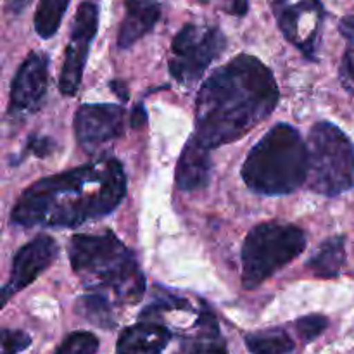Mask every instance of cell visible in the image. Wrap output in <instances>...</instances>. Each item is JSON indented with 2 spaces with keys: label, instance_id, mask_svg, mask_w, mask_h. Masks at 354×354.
I'll return each mask as SVG.
<instances>
[{
  "label": "cell",
  "instance_id": "obj_1",
  "mask_svg": "<svg viewBox=\"0 0 354 354\" xmlns=\"http://www.w3.org/2000/svg\"><path fill=\"white\" fill-rule=\"evenodd\" d=\"M124 196L123 166L102 158L35 182L16 201L10 221L26 228H76L113 213Z\"/></svg>",
  "mask_w": 354,
  "mask_h": 354
},
{
  "label": "cell",
  "instance_id": "obj_2",
  "mask_svg": "<svg viewBox=\"0 0 354 354\" xmlns=\"http://www.w3.org/2000/svg\"><path fill=\"white\" fill-rule=\"evenodd\" d=\"M277 102L279 85L268 66L254 55H237L201 86L194 137L211 151L241 140L273 113Z\"/></svg>",
  "mask_w": 354,
  "mask_h": 354
},
{
  "label": "cell",
  "instance_id": "obj_3",
  "mask_svg": "<svg viewBox=\"0 0 354 354\" xmlns=\"http://www.w3.org/2000/svg\"><path fill=\"white\" fill-rule=\"evenodd\" d=\"M68 254L73 272L86 289L97 290V294L111 292L116 301L127 304H135L144 297L145 277L140 265L113 232L75 235Z\"/></svg>",
  "mask_w": 354,
  "mask_h": 354
},
{
  "label": "cell",
  "instance_id": "obj_4",
  "mask_svg": "<svg viewBox=\"0 0 354 354\" xmlns=\"http://www.w3.org/2000/svg\"><path fill=\"white\" fill-rule=\"evenodd\" d=\"M308 144L287 123L273 127L252 147L242 166L245 185L263 196H286L308 182Z\"/></svg>",
  "mask_w": 354,
  "mask_h": 354
},
{
  "label": "cell",
  "instance_id": "obj_5",
  "mask_svg": "<svg viewBox=\"0 0 354 354\" xmlns=\"http://www.w3.org/2000/svg\"><path fill=\"white\" fill-rule=\"evenodd\" d=\"M306 248V234L290 223L268 221L252 228L242 245V286L258 289Z\"/></svg>",
  "mask_w": 354,
  "mask_h": 354
},
{
  "label": "cell",
  "instance_id": "obj_6",
  "mask_svg": "<svg viewBox=\"0 0 354 354\" xmlns=\"http://www.w3.org/2000/svg\"><path fill=\"white\" fill-rule=\"evenodd\" d=\"M308 185L334 197L354 187V145L348 135L328 121L315 123L308 135Z\"/></svg>",
  "mask_w": 354,
  "mask_h": 354
},
{
  "label": "cell",
  "instance_id": "obj_7",
  "mask_svg": "<svg viewBox=\"0 0 354 354\" xmlns=\"http://www.w3.org/2000/svg\"><path fill=\"white\" fill-rule=\"evenodd\" d=\"M227 38L213 24L189 23L176 33L171 44L169 75L182 85H192L223 54Z\"/></svg>",
  "mask_w": 354,
  "mask_h": 354
},
{
  "label": "cell",
  "instance_id": "obj_8",
  "mask_svg": "<svg viewBox=\"0 0 354 354\" xmlns=\"http://www.w3.org/2000/svg\"><path fill=\"white\" fill-rule=\"evenodd\" d=\"M270 6L287 41L308 59L317 57L325 19L320 0H270Z\"/></svg>",
  "mask_w": 354,
  "mask_h": 354
},
{
  "label": "cell",
  "instance_id": "obj_9",
  "mask_svg": "<svg viewBox=\"0 0 354 354\" xmlns=\"http://www.w3.org/2000/svg\"><path fill=\"white\" fill-rule=\"evenodd\" d=\"M97 28H99V7L90 0L80 3L75 14V21H73L71 38H69L68 48H66L64 64H62L61 76H59V90L64 95L73 97L78 92L90 45L97 35Z\"/></svg>",
  "mask_w": 354,
  "mask_h": 354
},
{
  "label": "cell",
  "instance_id": "obj_10",
  "mask_svg": "<svg viewBox=\"0 0 354 354\" xmlns=\"http://www.w3.org/2000/svg\"><path fill=\"white\" fill-rule=\"evenodd\" d=\"M124 130V111L116 104H85L75 114V133L86 152L116 140Z\"/></svg>",
  "mask_w": 354,
  "mask_h": 354
},
{
  "label": "cell",
  "instance_id": "obj_11",
  "mask_svg": "<svg viewBox=\"0 0 354 354\" xmlns=\"http://www.w3.org/2000/svg\"><path fill=\"white\" fill-rule=\"evenodd\" d=\"M48 86V57L44 52H31L17 69L10 86L9 113L23 118L38 111Z\"/></svg>",
  "mask_w": 354,
  "mask_h": 354
},
{
  "label": "cell",
  "instance_id": "obj_12",
  "mask_svg": "<svg viewBox=\"0 0 354 354\" xmlns=\"http://www.w3.org/2000/svg\"><path fill=\"white\" fill-rule=\"evenodd\" d=\"M57 254V242L48 235H38L24 244L12 258L9 282L2 289V304H6L12 294L33 283L55 261Z\"/></svg>",
  "mask_w": 354,
  "mask_h": 354
},
{
  "label": "cell",
  "instance_id": "obj_13",
  "mask_svg": "<svg viewBox=\"0 0 354 354\" xmlns=\"http://www.w3.org/2000/svg\"><path fill=\"white\" fill-rule=\"evenodd\" d=\"M161 0H124V17L118 33V47L130 48L151 33L161 17Z\"/></svg>",
  "mask_w": 354,
  "mask_h": 354
},
{
  "label": "cell",
  "instance_id": "obj_14",
  "mask_svg": "<svg viewBox=\"0 0 354 354\" xmlns=\"http://www.w3.org/2000/svg\"><path fill=\"white\" fill-rule=\"evenodd\" d=\"M211 176V149L190 137L176 166V185L185 192L206 189Z\"/></svg>",
  "mask_w": 354,
  "mask_h": 354
},
{
  "label": "cell",
  "instance_id": "obj_15",
  "mask_svg": "<svg viewBox=\"0 0 354 354\" xmlns=\"http://www.w3.org/2000/svg\"><path fill=\"white\" fill-rule=\"evenodd\" d=\"M171 341V332L152 320L124 328L118 339V354H161Z\"/></svg>",
  "mask_w": 354,
  "mask_h": 354
},
{
  "label": "cell",
  "instance_id": "obj_16",
  "mask_svg": "<svg viewBox=\"0 0 354 354\" xmlns=\"http://www.w3.org/2000/svg\"><path fill=\"white\" fill-rule=\"evenodd\" d=\"M175 354H228L216 317L204 306L197 318L194 334L182 339Z\"/></svg>",
  "mask_w": 354,
  "mask_h": 354
},
{
  "label": "cell",
  "instance_id": "obj_17",
  "mask_svg": "<svg viewBox=\"0 0 354 354\" xmlns=\"http://www.w3.org/2000/svg\"><path fill=\"white\" fill-rule=\"evenodd\" d=\"M346 263L344 237H332L308 259L306 266L320 279H337Z\"/></svg>",
  "mask_w": 354,
  "mask_h": 354
},
{
  "label": "cell",
  "instance_id": "obj_18",
  "mask_svg": "<svg viewBox=\"0 0 354 354\" xmlns=\"http://www.w3.org/2000/svg\"><path fill=\"white\" fill-rule=\"evenodd\" d=\"M245 346L251 354H290L294 341L282 328H266L245 335Z\"/></svg>",
  "mask_w": 354,
  "mask_h": 354
},
{
  "label": "cell",
  "instance_id": "obj_19",
  "mask_svg": "<svg viewBox=\"0 0 354 354\" xmlns=\"http://www.w3.org/2000/svg\"><path fill=\"white\" fill-rule=\"evenodd\" d=\"M69 2L71 0H40L33 19L38 37L47 40L57 33Z\"/></svg>",
  "mask_w": 354,
  "mask_h": 354
},
{
  "label": "cell",
  "instance_id": "obj_20",
  "mask_svg": "<svg viewBox=\"0 0 354 354\" xmlns=\"http://www.w3.org/2000/svg\"><path fill=\"white\" fill-rule=\"evenodd\" d=\"M76 311L97 327L113 328L116 325L113 317V308H111L109 299L104 294L93 292L80 297L78 303H76Z\"/></svg>",
  "mask_w": 354,
  "mask_h": 354
},
{
  "label": "cell",
  "instance_id": "obj_21",
  "mask_svg": "<svg viewBox=\"0 0 354 354\" xmlns=\"http://www.w3.org/2000/svg\"><path fill=\"white\" fill-rule=\"evenodd\" d=\"M339 31L344 38H348L349 47L344 52V57L341 62V82L342 86L354 93V16H348L339 23Z\"/></svg>",
  "mask_w": 354,
  "mask_h": 354
},
{
  "label": "cell",
  "instance_id": "obj_22",
  "mask_svg": "<svg viewBox=\"0 0 354 354\" xmlns=\"http://www.w3.org/2000/svg\"><path fill=\"white\" fill-rule=\"evenodd\" d=\"M99 351V339L92 332H73L62 341L54 354H95Z\"/></svg>",
  "mask_w": 354,
  "mask_h": 354
},
{
  "label": "cell",
  "instance_id": "obj_23",
  "mask_svg": "<svg viewBox=\"0 0 354 354\" xmlns=\"http://www.w3.org/2000/svg\"><path fill=\"white\" fill-rule=\"evenodd\" d=\"M327 325L328 320L324 315H308V317H301L299 320L296 322V330L304 342H311L315 341L318 335L324 334Z\"/></svg>",
  "mask_w": 354,
  "mask_h": 354
},
{
  "label": "cell",
  "instance_id": "obj_24",
  "mask_svg": "<svg viewBox=\"0 0 354 354\" xmlns=\"http://www.w3.org/2000/svg\"><path fill=\"white\" fill-rule=\"evenodd\" d=\"M31 344V337L23 330H2V354H19Z\"/></svg>",
  "mask_w": 354,
  "mask_h": 354
},
{
  "label": "cell",
  "instance_id": "obj_25",
  "mask_svg": "<svg viewBox=\"0 0 354 354\" xmlns=\"http://www.w3.org/2000/svg\"><path fill=\"white\" fill-rule=\"evenodd\" d=\"M201 3H206V6H218L220 9H223L227 14H232V16H245L249 9V0H197Z\"/></svg>",
  "mask_w": 354,
  "mask_h": 354
},
{
  "label": "cell",
  "instance_id": "obj_26",
  "mask_svg": "<svg viewBox=\"0 0 354 354\" xmlns=\"http://www.w3.org/2000/svg\"><path fill=\"white\" fill-rule=\"evenodd\" d=\"M52 149H54V142L47 137H30L24 151L35 152L38 158H45L47 154H50Z\"/></svg>",
  "mask_w": 354,
  "mask_h": 354
},
{
  "label": "cell",
  "instance_id": "obj_27",
  "mask_svg": "<svg viewBox=\"0 0 354 354\" xmlns=\"http://www.w3.org/2000/svg\"><path fill=\"white\" fill-rule=\"evenodd\" d=\"M6 3H7V9H9V12L16 14L17 16V14H21L28 6H30L31 0H6Z\"/></svg>",
  "mask_w": 354,
  "mask_h": 354
},
{
  "label": "cell",
  "instance_id": "obj_28",
  "mask_svg": "<svg viewBox=\"0 0 354 354\" xmlns=\"http://www.w3.org/2000/svg\"><path fill=\"white\" fill-rule=\"evenodd\" d=\"M111 88H113L114 92H116L118 95L121 97V99H124V100L128 99L127 86H124V83H123V82H113V83H111Z\"/></svg>",
  "mask_w": 354,
  "mask_h": 354
},
{
  "label": "cell",
  "instance_id": "obj_29",
  "mask_svg": "<svg viewBox=\"0 0 354 354\" xmlns=\"http://www.w3.org/2000/svg\"><path fill=\"white\" fill-rule=\"evenodd\" d=\"M144 121H145L144 107H137V109L133 111V116H131V123H133V127H137V124H142Z\"/></svg>",
  "mask_w": 354,
  "mask_h": 354
}]
</instances>
